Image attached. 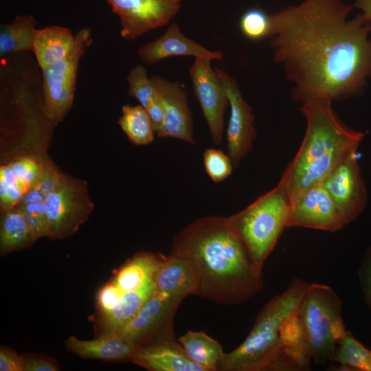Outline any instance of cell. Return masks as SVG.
I'll list each match as a JSON object with an SVG mask.
<instances>
[{
  "instance_id": "obj_16",
  "label": "cell",
  "mask_w": 371,
  "mask_h": 371,
  "mask_svg": "<svg viewBox=\"0 0 371 371\" xmlns=\"http://www.w3.org/2000/svg\"><path fill=\"white\" fill-rule=\"evenodd\" d=\"M139 59L147 65H153L173 56H191L211 60H222L221 51H210L185 36L178 23H171L157 39L141 46L137 51Z\"/></svg>"
},
{
  "instance_id": "obj_2",
  "label": "cell",
  "mask_w": 371,
  "mask_h": 371,
  "mask_svg": "<svg viewBox=\"0 0 371 371\" xmlns=\"http://www.w3.org/2000/svg\"><path fill=\"white\" fill-rule=\"evenodd\" d=\"M170 254L187 259L198 280L195 295L223 305L247 302L264 286L259 271L228 218L207 216L179 231Z\"/></svg>"
},
{
  "instance_id": "obj_32",
  "label": "cell",
  "mask_w": 371,
  "mask_h": 371,
  "mask_svg": "<svg viewBox=\"0 0 371 371\" xmlns=\"http://www.w3.org/2000/svg\"><path fill=\"white\" fill-rule=\"evenodd\" d=\"M124 292L113 282L104 286L98 295V302L103 315L114 309L122 300Z\"/></svg>"
},
{
  "instance_id": "obj_38",
  "label": "cell",
  "mask_w": 371,
  "mask_h": 371,
  "mask_svg": "<svg viewBox=\"0 0 371 371\" xmlns=\"http://www.w3.org/2000/svg\"><path fill=\"white\" fill-rule=\"evenodd\" d=\"M19 210L26 221L30 234L34 241L41 237L49 236L47 227L38 216Z\"/></svg>"
},
{
  "instance_id": "obj_42",
  "label": "cell",
  "mask_w": 371,
  "mask_h": 371,
  "mask_svg": "<svg viewBox=\"0 0 371 371\" xmlns=\"http://www.w3.org/2000/svg\"><path fill=\"white\" fill-rule=\"evenodd\" d=\"M366 288L368 297L371 302V256L366 265Z\"/></svg>"
},
{
  "instance_id": "obj_28",
  "label": "cell",
  "mask_w": 371,
  "mask_h": 371,
  "mask_svg": "<svg viewBox=\"0 0 371 371\" xmlns=\"http://www.w3.org/2000/svg\"><path fill=\"white\" fill-rule=\"evenodd\" d=\"M271 19L262 10L251 8L247 10L240 20V29L248 39L258 41L270 37Z\"/></svg>"
},
{
  "instance_id": "obj_4",
  "label": "cell",
  "mask_w": 371,
  "mask_h": 371,
  "mask_svg": "<svg viewBox=\"0 0 371 371\" xmlns=\"http://www.w3.org/2000/svg\"><path fill=\"white\" fill-rule=\"evenodd\" d=\"M308 284L293 280L258 313L243 342L225 353L221 371H299L282 338V328L297 308Z\"/></svg>"
},
{
  "instance_id": "obj_14",
  "label": "cell",
  "mask_w": 371,
  "mask_h": 371,
  "mask_svg": "<svg viewBox=\"0 0 371 371\" xmlns=\"http://www.w3.org/2000/svg\"><path fill=\"white\" fill-rule=\"evenodd\" d=\"M227 93L230 117L227 129V155L236 166L251 150L256 136L252 108L243 98L237 81L225 71L215 67Z\"/></svg>"
},
{
  "instance_id": "obj_31",
  "label": "cell",
  "mask_w": 371,
  "mask_h": 371,
  "mask_svg": "<svg viewBox=\"0 0 371 371\" xmlns=\"http://www.w3.org/2000/svg\"><path fill=\"white\" fill-rule=\"evenodd\" d=\"M9 165L15 175L23 179L30 187L39 180L43 170V165L30 157L21 158Z\"/></svg>"
},
{
  "instance_id": "obj_20",
  "label": "cell",
  "mask_w": 371,
  "mask_h": 371,
  "mask_svg": "<svg viewBox=\"0 0 371 371\" xmlns=\"http://www.w3.org/2000/svg\"><path fill=\"white\" fill-rule=\"evenodd\" d=\"M75 43V34L71 29L59 25L38 29L33 54L41 70L65 58Z\"/></svg>"
},
{
  "instance_id": "obj_36",
  "label": "cell",
  "mask_w": 371,
  "mask_h": 371,
  "mask_svg": "<svg viewBox=\"0 0 371 371\" xmlns=\"http://www.w3.org/2000/svg\"><path fill=\"white\" fill-rule=\"evenodd\" d=\"M24 371H58L59 368L52 359L38 356H24Z\"/></svg>"
},
{
  "instance_id": "obj_3",
  "label": "cell",
  "mask_w": 371,
  "mask_h": 371,
  "mask_svg": "<svg viewBox=\"0 0 371 371\" xmlns=\"http://www.w3.org/2000/svg\"><path fill=\"white\" fill-rule=\"evenodd\" d=\"M332 102L312 99L300 109L306 122L304 137L278 183L290 202L304 190L322 183L338 164L357 152L365 137L340 120Z\"/></svg>"
},
{
  "instance_id": "obj_11",
  "label": "cell",
  "mask_w": 371,
  "mask_h": 371,
  "mask_svg": "<svg viewBox=\"0 0 371 371\" xmlns=\"http://www.w3.org/2000/svg\"><path fill=\"white\" fill-rule=\"evenodd\" d=\"M347 225L322 183L304 190L291 201L287 227L336 232Z\"/></svg>"
},
{
  "instance_id": "obj_5",
  "label": "cell",
  "mask_w": 371,
  "mask_h": 371,
  "mask_svg": "<svg viewBox=\"0 0 371 371\" xmlns=\"http://www.w3.org/2000/svg\"><path fill=\"white\" fill-rule=\"evenodd\" d=\"M290 207L287 194L277 185L240 212L228 217L259 271L262 272L265 260L287 227Z\"/></svg>"
},
{
  "instance_id": "obj_21",
  "label": "cell",
  "mask_w": 371,
  "mask_h": 371,
  "mask_svg": "<svg viewBox=\"0 0 371 371\" xmlns=\"http://www.w3.org/2000/svg\"><path fill=\"white\" fill-rule=\"evenodd\" d=\"M164 258L161 254L137 253L120 269L113 282L123 291L137 290L154 280Z\"/></svg>"
},
{
  "instance_id": "obj_39",
  "label": "cell",
  "mask_w": 371,
  "mask_h": 371,
  "mask_svg": "<svg viewBox=\"0 0 371 371\" xmlns=\"http://www.w3.org/2000/svg\"><path fill=\"white\" fill-rule=\"evenodd\" d=\"M43 195L41 194L37 187L34 185L23 194L21 200L18 204H25L30 203H38L45 200Z\"/></svg>"
},
{
  "instance_id": "obj_18",
  "label": "cell",
  "mask_w": 371,
  "mask_h": 371,
  "mask_svg": "<svg viewBox=\"0 0 371 371\" xmlns=\"http://www.w3.org/2000/svg\"><path fill=\"white\" fill-rule=\"evenodd\" d=\"M65 346L68 350L82 358L108 361L131 360L138 348L115 331H106L92 340H81L71 336L65 341Z\"/></svg>"
},
{
  "instance_id": "obj_9",
  "label": "cell",
  "mask_w": 371,
  "mask_h": 371,
  "mask_svg": "<svg viewBox=\"0 0 371 371\" xmlns=\"http://www.w3.org/2000/svg\"><path fill=\"white\" fill-rule=\"evenodd\" d=\"M212 60L195 58L189 68L193 93L199 101L215 145L223 141L224 115L229 105L225 87L211 67Z\"/></svg>"
},
{
  "instance_id": "obj_22",
  "label": "cell",
  "mask_w": 371,
  "mask_h": 371,
  "mask_svg": "<svg viewBox=\"0 0 371 371\" xmlns=\"http://www.w3.org/2000/svg\"><path fill=\"white\" fill-rule=\"evenodd\" d=\"M188 358L205 371L220 370L225 353L222 345L203 331L188 330L178 339Z\"/></svg>"
},
{
  "instance_id": "obj_19",
  "label": "cell",
  "mask_w": 371,
  "mask_h": 371,
  "mask_svg": "<svg viewBox=\"0 0 371 371\" xmlns=\"http://www.w3.org/2000/svg\"><path fill=\"white\" fill-rule=\"evenodd\" d=\"M155 289L183 300L195 295L198 280L191 263L185 258L170 254L165 256L157 271Z\"/></svg>"
},
{
  "instance_id": "obj_23",
  "label": "cell",
  "mask_w": 371,
  "mask_h": 371,
  "mask_svg": "<svg viewBox=\"0 0 371 371\" xmlns=\"http://www.w3.org/2000/svg\"><path fill=\"white\" fill-rule=\"evenodd\" d=\"M38 22L31 15H19L0 26V57L21 52H33Z\"/></svg>"
},
{
  "instance_id": "obj_17",
  "label": "cell",
  "mask_w": 371,
  "mask_h": 371,
  "mask_svg": "<svg viewBox=\"0 0 371 371\" xmlns=\"http://www.w3.org/2000/svg\"><path fill=\"white\" fill-rule=\"evenodd\" d=\"M130 361L150 371H205L188 358L175 339L141 346Z\"/></svg>"
},
{
  "instance_id": "obj_12",
  "label": "cell",
  "mask_w": 371,
  "mask_h": 371,
  "mask_svg": "<svg viewBox=\"0 0 371 371\" xmlns=\"http://www.w3.org/2000/svg\"><path fill=\"white\" fill-rule=\"evenodd\" d=\"M119 16L121 36L133 41L162 27L179 12L181 0H106Z\"/></svg>"
},
{
  "instance_id": "obj_24",
  "label": "cell",
  "mask_w": 371,
  "mask_h": 371,
  "mask_svg": "<svg viewBox=\"0 0 371 371\" xmlns=\"http://www.w3.org/2000/svg\"><path fill=\"white\" fill-rule=\"evenodd\" d=\"M155 291L153 280L137 290L124 291L117 306L109 313L103 315L106 332H118L135 317Z\"/></svg>"
},
{
  "instance_id": "obj_15",
  "label": "cell",
  "mask_w": 371,
  "mask_h": 371,
  "mask_svg": "<svg viewBox=\"0 0 371 371\" xmlns=\"http://www.w3.org/2000/svg\"><path fill=\"white\" fill-rule=\"evenodd\" d=\"M150 78L165 109L164 124L157 135L194 144L193 118L186 92L178 82H170L157 75H152Z\"/></svg>"
},
{
  "instance_id": "obj_34",
  "label": "cell",
  "mask_w": 371,
  "mask_h": 371,
  "mask_svg": "<svg viewBox=\"0 0 371 371\" xmlns=\"http://www.w3.org/2000/svg\"><path fill=\"white\" fill-rule=\"evenodd\" d=\"M146 110L153 123L155 133L157 134L164 124L165 109L161 98L156 91Z\"/></svg>"
},
{
  "instance_id": "obj_40",
  "label": "cell",
  "mask_w": 371,
  "mask_h": 371,
  "mask_svg": "<svg viewBox=\"0 0 371 371\" xmlns=\"http://www.w3.org/2000/svg\"><path fill=\"white\" fill-rule=\"evenodd\" d=\"M16 176L10 165L1 166L0 169V186L5 187L13 184Z\"/></svg>"
},
{
  "instance_id": "obj_35",
  "label": "cell",
  "mask_w": 371,
  "mask_h": 371,
  "mask_svg": "<svg viewBox=\"0 0 371 371\" xmlns=\"http://www.w3.org/2000/svg\"><path fill=\"white\" fill-rule=\"evenodd\" d=\"M1 371H24L23 357L10 348L3 346L0 349Z\"/></svg>"
},
{
  "instance_id": "obj_30",
  "label": "cell",
  "mask_w": 371,
  "mask_h": 371,
  "mask_svg": "<svg viewBox=\"0 0 371 371\" xmlns=\"http://www.w3.org/2000/svg\"><path fill=\"white\" fill-rule=\"evenodd\" d=\"M203 163L207 174L216 183L227 179L231 175L234 166L228 155L215 148L205 150Z\"/></svg>"
},
{
  "instance_id": "obj_7",
  "label": "cell",
  "mask_w": 371,
  "mask_h": 371,
  "mask_svg": "<svg viewBox=\"0 0 371 371\" xmlns=\"http://www.w3.org/2000/svg\"><path fill=\"white\" fill-rule=\"evenodd\" d=\"M92 43L89 28L78 30L69 54L42 70L45 109L49 118L56 123L64 120L73 104L80 61Z\"/></svg>"
},
{
  "instance_id": "obj_29",
  "label": "cell",
  "mask_w": 371,
  "mask_h": 371,
  "mask_svg": "<svg viewBox=\"0 0 371 371\" xmlns=\"http://www.w3.org/2000/svg\"><path fill=\"white\" fill-rule=\"evenodd\" d=\"M128 94L137 99L145 109L155 94V90L147 71L142 65L133 67L126 76Z\"/></svg>"
},
{
  "instance_id": "obj_27",
  "label": "cell",
  "mask_w": 371,
  "mask_h": 371,
  "mask_svg": "<svg viewBox=\"0 0 371 371\" xmlns=\"http://www.w3.org/2000/svg\"><path fill=\"white\" fill-rule=\"evenodd\" d=\"M331 361L340 363V370L371 371V350L348 331L339 341Z\"/></svg>"
},
{
  "instance_id": "obj_1",
  "label": "cell",
  "mask_w": 371,
  "mask_h": 371,
  "mask_svg": "<svg viewBox=\"0 0 371 371\" xmlns=\"http://www.w3.org/2000/svg\"><path fill=\"white\" fill-rule=\"evenodd\" d=\"M343 0H303L270 14L273 60L294 85V100H341L371 76V21Z\"/></svg>"
},
{
  "instance_id": "obj_8",
  "label": "cell",
  "mask_w": 371,
  "mask_h": 371,
  "mask_svg": "<svg viewBox=\"0 0 371 371\" xmlns=\"http://www.w3.org/2000/svg\"><path fill=\"white\" fill-rule=\"evenodd\" d=\"M49 238L62 239L74 234L93 205L85 181L64 175L59 186L45 198Z\"/></svg>"
},
{
  "instance_id": "obj_25",
  "label": "cell",
  "mask_w": 371,
  "mask_h": 371,
  "mask_svg": "<svg viewBox=\"0 0 371 371\" xmlns=\"http://www.w3.org/2000/svg\"><path fill=\"white\" fill-rule=\"evenodd\" d=\"M34 241L20 210L14 207L4 211L1 220V253L5 254L20 249Z\"/></svg>"
},
{
  "instance_id": "obj_13",
  "label": "cell",
  "mask_w": 371,
  "mask_h": 371,
  "mask_svg": "<svg viewBox=\"0 0 371 371\" xmlns=\"http://www.w3.org/2000/svg\"><path fill=\"white\" fill-rule=\"evenodd\" d=\"M357 153L338 164L322 183L348 224L363 212L368 201Z\"/></svg>"
},
{
  "instance_id": "obj_41",
  "label": "cell",
  "mask_w": 371,
  "mask_h": 371,
  "mask_svg": "<svg viewBox=\"0 0 371 371\" xmlns=\"http://www.w3.org/2000/svg\"><path fill=\"white\" fill-rule=\"evenodd\" d=\"M355 7L361 10V14L371 21V0H357Z\"/></svg>"
},
{
  "instance_id": "obj_37",
  "label": "cell",
  "mask_w": 371,
  "mask_h": 371,
  "mask_svg": "<svg viewBox=\"0 0 371 371\" xmlns=\"http://www.w3.org/2000/svg\"><path fill=\"white\" fill-rule=\"evenodd\" d=\"M24 193L14 184L0 186L1 207L3 211L14 208L21 200Z\"/></svg>"
},
{
  "instance_id": "obj_33",
  "label": "cell",
  "mask_w": 371,
  "mask_h": 371,
  "mask_svg": "<svg viewBox=\"0 0 371 371\" xmlns=\"http://www.w3.org/2000/svg\"><path fill=\"white\" fill-rule=\"evenodd\" d=\"M64 175L48 164L43 165V170L39 180L34 184L44 197L51 194L60 183Z\"/></svg>"
},
{
  "instance_id": "obj_26",
  "label": "cell",
  "mask_w": 371,
  "mask_h": 371,
  "mask_svg": "<svg viewBox=\"0 0 371 371\" xmlns=\"http://www.w3.org/2000/svg\"><path fill=\"white\" fill-rule=\"evenodd\" d=\"M118 124L128 139L135 145H148L154 139V126L142 105H124Z\"/></svg>"
},
{
  "instance_id": "obj_10",
  "label": "cell",
  "mask_w": 371,
  "mask_h": 371,
  "mask_svg": "<svg viewBox=\"0 0 371 371\" xmlns=\"http://www.w3.org/2000/svg\"><path fill=\"white\" fill-rule=\"evenodd\" d=\"M182 300L155 289L135 317L118 333L138 347L154 335H157L159 341L175 340L173 319Z\"/></svg>"
},
{
  "instance_id": "obj_6",
  "label": "cell",
  "mask_w": 371,
  "mask_h": 371,
  "mask_svg": "<svg viewBox=\"0 0 371 371\" xmlns=\"http://www.w3.org/2000/svg\"><path fill=\"white\" fill-rule=\"evenodd\" d=\"M297 313L313 362L324 364L331 361L347 331L337 294L326 284H308Z\"/></svg>"
}]
</instances>
